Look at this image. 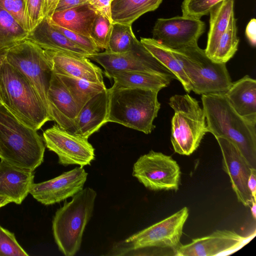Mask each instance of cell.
Listing matches in <instances>:
<instances>
[{"label": "cell", "instance_id": "603a6c76", "mask_svg": "<svg viewBox=\"0 0 256 256\" xmlns=\"http://www.w3.org/2000/svg\"><path fill=\"white\" fill-rule=\"evenodd\" d=\"M104 74L118 86L128 88H140L159 92L167 87L174 76L140 71H105Z\"/></svg>", "mask_w": 256, "mask_h": 256}, {"label": "cell", "instance_id": "9c48e42d", "mask_svg": "<svg viewBox=\"0 0 256 256\" xmlns=\"http://www.w3.org/2000/svg\"><path fill=\"white\" fill-rule=\"evenodd\" d=\"M180 168L170 156L152 150L141 156L134 164L132 176L152 190H177Z\"/></svg>", "mask_w": 256, "mask_h": 256}, {"label": "cell", "instance_id": "ba28073f", "mask_svg": "<svg viewBox=\"0 0 256 256\" xmlns=\"http://www.w3.org/2000/svg\"><path fill=\"white\" fill-rule=\"evenodd\" d=\"M6 60L35 88L48 110L46 95L53 72L44 50L26 38L8 49Z\"/></svg>", "mask_w": 256, "mask_h": 256}, {"label": "cell", "instance_id": "ab89813d", "mask_svg": "<svg viewBox=\"0 0 256 256\" xmlns=\"http://www.w3.org/2000/svg\"><path fill=\"white\" fill-rule=\"evenodd\" d=\"M245 34L250 45L255 47L256 45V20L254 18L251 19L246 25Z\"/></svg>", "mask_w": 256, "mask_h": 256}, {"label": "cell", "instance_id": "d6986e66", "mask_svg": "<svg viewBox=\"0 0 256 256\" xmlns=\"http://www.w3.org/2000/svg\"><path fill=\"white\" fill-rule=\"evenodd\" d=\"M33 172L0 162V195L20 204L30 193L34 183Z\"/></svg>", "mask_w": 256, "mask_h": 256}, {"label": "cell", "instance_id": "d590c367", "mask_svg": "<svg viewBox=\"0 0 256 256\" xmlns=\"http://www.w3.org/2000/svg\"><path fill=\"white\" fill-rule=\"evenodd\" d=\"M46 18L54 28L62 33L72 42L91 54L100 52V50L96 46L90 38L62 28L51 22L48 18Z\"/></svg>", "mask_w": 256, "mask_h": 256}, {"label": "cell", "instance_id": "3957f363", "mask_svg": "<svg viewBox=\"0 0 256 256\" xmlns=\"http://www.w3.org/2000/svg\"><path fill=\"white\" fill-rule=\"evenodd\" d=\"M0 97L2 104L12 114L36 130L52 120L35 88L6 59L0 68Z\"/></svg>", "mask_w": 256, "mask_h": 256}, {"label": "cell", "instance_id": "52a82bcc", "mask_svg": "<svg viewBox=\"0 0 256 256\" xmlns=\"http://www.w3.org/2000/svg\"><path fill=\"white\" fill-rule=\"evenodd\" d=\"M168 104L174 110L170 136L174 151L190 156L208 132L204 110L198 102L188 94L171 96Z\"/></svg>", "mask_w": 256, "mask_h": 256}, {"label": "cell", "instance_id": "6da1fadb", "mask_svg": "<svg viewBox=\"0 0 256 256\" xmlns=\"http://www.w3.org/2000/svg\"><path fill=\"white\" fill-rule=\"evenodd\" d=\"M202 102L208 132L232 142L256 168V124L238 114L224 94H202Z\"/></svg>", "mask_w": 256, "mask_h": 256}, {"label": "cell", "instance_id": "f546056e", "mask_svg": "<svg viewBox=\"0 0 256 256\" xmlns=\"http://www.w3.org/2000/svg\"><path fill=\"white\" fill-rule=\"evenodd\" d=\"M29 33L0 6V50L10 48L26 40Z\"/></svg>", "mask_w": 256, "mask_h": 256}, {"label": "cell", "instance_id": "9a60e30c", "mask_svg": "<svg viewBox=\"0 0 256 256\" xmlns=\"http://www.w3.org/2000/svg\"><path fill=\"white\" fill-rule=\"evenodd\" d=\"M88 174L83 167H76L51 180L34 183L30 194L46 206L58 203L82 190Z\"/></svg>", "mask_w": 256, "mask_h": 256}, {"label": "cell", "instance_id": "5b68a950", "mask_svg": "<svg viewBox=\"0 0 256 256\" xmlns=\"http://www.w3.org/2000/svg\"><path fill=\"white\" fill-rule=\"evenodd\" d=\"M96 192L86 188L65 201L56 212L52 232L59 250L66 256H73L79 250L85 228L92 214Z\"/></svg>", "mask_w": 256, "mask_h": 256}, {"label": "cell", "instance_id": "d6a6232c", "mask_svg": "<svg viewBox=\"0 0 256 256\" xmlns=\"http://www.w3.org/2000/svg\"><path fill=\"white\" fill-rule=\"evenodd\" d=\"M224 0H183L182 16L200 18L209 14L212 8Z\"/></svg>", "mask_w": 256, "mask_h": 256}, {"label": "cell", "instance_id": "f6af8a7d", "mask_svg": "<svg viewBox=\"0 0 256 256\" xmlns=\"http://www.w3.org/2000/svg\"><path fill=\"white\" fill-rule=\"evenodd\" d=\"M250 210L252 217L256 219V201L252 200L250 204Z\"/></svg>", "mask_w": 256, "mask_h": 256}, {"label": "cell", "instance_id": "60d3db41", "mask_svg": "<svg viewBox=\"0 0 256 256\" xmlns=\"http://www.w3.org/2000/svg\"><path fill=\"white\" fill-rule=\"evenodd\" d=\"M59 0H44L43 14L44 18H50L54 13Z\"/></svg>", "mask_w": 256, "mask_h": 256}, {"label": "cell", "instance_id": "7bdbcfd3", "mask_svg": "<svg viewBox=\"0 0 256 256\" xmlns=\"http://www.w3.org/2000/svg\"><path fill=\"white\" fill-rule=\"evenodd\" d=\"M8 48H4L0 50V68L2 64V63L4 62V60L6 59V54L7 52V50ZM2 104L1 99L0 97V105Z\"/></svg>", "mask_w": 256, "mask_h": 256}, {"label": "cell", "instance_id": "ffe728a7", "mask_svg": "<svg viewBox=\"0 0 256 256\" xmlns=\"http://www.w3.org/2000/svg\"><path fill=\"white\" fill-rule=\"evenodd\" d=\"M108 88L90 100L79 111L74 133L88 138L107 122Z\"/></svg>", "mask_w": 256, "mask_h": 256}, {"label": "cell", "instance_id": "2e32d148", "mask_svg": "<svg viewBox=\"0 0 256 256\" xmlns=\"http://www.w3.org/2000/svg\"><path fill=\"white\" fill-rule=\"evenodd\" d=\"M216 140L222 154L223 170L230 178L238 200L244 206H250L254 200L248 186L252 167L234 144L222 138Z\"/></svg>", "mask_w": 256, "mask_h": 256}, {"label": "cell", "instance_id": "4dcf8cb0", "mask_svg": "<svg viewBox=\"0 0 256 256\" xmlns=\"http://www.w3.org/2000/svg\"><path fill=\"white\" fill-rule=\"evenodd\" d=\"M138 42L132 25L112 23L108 48L106 50L114 54L126 52L132 49Z\"/></svg>", "mask_w": 256, "mask_h": 256}, {"label": "cell", "instance_id": "44dd1931", "mask_svg": "<svg viewBox=\"0 0 256 256\" xmlns=\"http://www.w3.org/2000/svg\"><path fill=\"white\" fill-rule=\"evenodd\" d=\"M26 38L44 50L63 52L86 58L91 54L54 28L46 18H44L29 33Z\"/></svg>", "mask_w": 256, "mask_h": 256}, {"label": "cell", "instance_id": "7402d4cb", "mask_svg": "<svg viewBox=\"0 0 256 256\" xmlns=\"http://www.w3.org/2000/svg\"><path fill=\"white\" fill-rule=\"evenodd\" d=\"M224 96L240 116L256 124V80L246 75L232 82Z\"/></svg>", "mask_w": 256, "mask_h": 256}, {"label": "cell", "instance_id": "74e56055", "mask_svg": "<svg viewBox=\"0 0 256 256\" xmlns=\"http://www.w3.org/2000/svg\"><path fill=\"white\" fill-rule=\"evenodd\" d=\"M112 0H92L90 4L99 14L112 22L111 18V3Z\"/></svg>", "mask_w": 256, "mask_h": 256}, {"label": "cell", "instance_id": "f1b7e54d", "mask_svg": "<svg viewBox=\"0 0 256 256\" xmlns=\"http://www.w3.org/2000/svg\"><path fill=\"white\" fill-rule=\"evenodd\" d=\"M236 20L234 16L228 28L220 38L210 58L218 63L226 64L238 50L240 42L237 36Z\"/></svg>", "mask_w": 256, "mask_h": 256}, {"label": "cell", "instance_id": "e0dca14e", "mask_svg": "<svg viewBox=\"0 0 256 256\" xmlns=\"http://www.w3.org/2000/svg\"><path fill=\"white\" fill-rule=\"evenodd\" d=\"M46 100L52 120L55 121L61 128L74 134L78 108L60 76L54 72Z\"/></svg>", "mask_w": 256, "mask_h": 256}, {"label": "cell", "instance_id": "83f0119b", "mask_svg": "<svg viewBox=\"0 0 256 256\" xmlns=\"http://www.w3.org/2000/svg\"><path fill=\"white\" fill-rule=\"evenodd\" d=\"M58 76L74 100L79 111L90 100L106 88L104 82H92L82 78Z\"/></svg>", "mask_w": 256, "mask_h": 256}, {"label": "cell", "instance_id": "4fadbf2b", "mask_svg": "<svg viewBox=\"0 0 256 256\" xmlns=\"http://www.w3.org/2000/svg\"><path fill=\"white\" fill-rule=\"evenodd\" d=\"M87 58L102 66L105 71H140L174 76L160 62L138 41L126 52L114 54L105 50Z\"/></svg>", "mask_w": 256, "mask_h": 256}, {"label": "cell", "instance_id": "f35d334b", "mask_svg": "<svg viewBox=\"0 0 256 256\" xmlns=\"http://www.w3.org/2000/svg\"><path fill=\"white\" fill-rule=\"evenodd\" d=\"M87 4H89L85 0H59L54 12L62 11Z\"/></svg>", "mask_w": 256, "mask_h": 256}, {"label": "cell", "instance_id": "836d02e7", "mask_svg": "<svg viewBox=\"0 0 256 256\" xmlns=\"http://www.w3.org/2000/svg\"><path fill=\"white\" fill-rule=\"evenodd\" d=\"M28 256L14 234L0 225V256Z\"/></svg>", "mask_w": 256, "mask_h": 256}, {"label": "cell", "instance_id": "b9f144b4", "mask_svg": "<svg viewBox=\"0 0 256 256\" xmlns=\"http://www.w3.org/2000/svg\"><path fill=\"white\" fill-rule=\"evenodd\" d=\"M248 186L254 200L256 201V168H250Z\"/></svg>", "mask_w": 256, "mask_h": 256}, {"label": "cell", "instance_id": "e575fe53", "mask_svg": "<svg viewBox=\"0 0 256 256\" xmlns=\"http://www.w3.org/2000/svg\"><path fill=\"white\" fill-rule=\"evenodd\" d=\"M0 6L8 12L21 28L30 32L25 14L24 0H0Z\"/></svg>", "mask_w": 256, "mask_h": 256}, {"label": "cell", "instance_id": "7dc6e473", "mask_svg": "<svg viewBox=\"0 0 256 256\" xmlns=\"http://www.w3.org/2000/svg\"><path fill=\"white\" fill-rule=\"evenodd\" d=\"M1 155H2V153H1V151H0V158H1Z\"/></svg>", "mask_w": 256, "mask_h": 256}, {"label": "cell", "instance_id": "7c38bea8", "mask_svg": "<svg viewBox=\"0 0 256 256\" xmlns=\"http://www.w3.org/2000/svg\"><path fill=\"white\" fill-rule=\"evenodd\" d=\"M256 230L246 236L233 230H216L186 244H180L173 250L176 256H226L241 249L256 236Z\"/></svg>", "mask_w": 256, "mask_h": 256}, {"label": "cell", "instance_id": "4316f807", "mask_svg": "<svg viewBox=\"0 0 256 256\" xmlns=\"http://www.w3.org/2000/svg\"><path fill=\"white\" fill-rule=\"evenodd\" d=\"M144 46L163 66L166 68L182 84L185 91L190 93L192 88L190 80L172 48L152 38H141Z\"/></svg>", "mask_w": 256, "mask_h": 256}, {"label": "cell", "instance_id": "8fae6325", "mask_svg": "<svg viewBox=\"0 0 256 256\" xmlns=\"http://www.w3.org/2000/svg\"><path fill=\"white\" fill-rule=\"evenodd\" d=\"M88 138L68 132L54 124L43 132L46 148L55 152L58 163L64 166L90 165L95 158L94 148Z\"/></svg>", "mask_w": 256, "mask_h": 256}, {"label": "cell", "instance_id": "ee69618b", "mask_svg": "<svg viewBox=\"0 0 256 256\" xmlns=\"http://www.w3.org/2000/svg\"><path fill=\"white\" fill-rule=\"evenodd\" d=\"M12 202L10 200L6 197L0 195V208Z\"/></svg>", "mask_w": 256, "mask_h": 256}, {"label": "cell", "instance_id": "cb8c5ba5", "mask_svg": "<svg viewBox=\"0 0 256 256\" xmlns=\"http://www.w3.org/2000/svg\"><path fill=\"white\" fill-rule=\"evenodd\" d=\"M96 12L90 4H84L60 12H56L51 22L70 30L90 37Z\"/></svg>", "mask_w": 256, "mask_h": 256}, {"label": "cell", "instance_id": "1f68e13d", "mask_svg": "<svg viewBox=\"0 0 256 256\" xmlns=\"http://www.w3.org/2000/svg\"><path fill=\"white\" fill-rule=\"evenodd\" d=\"M112 27V22L110 20L97 13L91 28L90 37L100 50L108 49Z\"/></svg>", "mask_w": 256, "mask_h": 256}, {"label": "cell", "instance_id": "7a4b0ae2", "mask_svg": "<svg viewBox=\"0 0 256 256\" xmlns=\"http://www.w3.org/2000/svg\"><path fill=\"white\" fill-rule=\"evenodd\" d=\"M107 122H112L150 134L160 108L158 91L124 88L114 82L108 88Z\"/></svg>", "mask_w": 256, "mask_h": 256}, {"label": "cell", "instance_id": "5bb4252c", "mask_svg": "<svg viewBox=\"0 0 256 256\" xmlns=\"http://www.w3.org/2000/svg\"><path fill=\"white\" fill-rule=\"evenodd\" d=\"M206 30L200 18L185 16L156 20L152 30V38L172 49L198 44Z\"/></svg>", "mask_w": 256, "mask_h": 256}, {"label": "cell", "instance_id": "d4e9b609", "mask_svg": "<svg viewBox=\"0 0 256 256\" xmlns=\"http://www.w3.org/2000/svg\"><path fill=\"white\" fill-rule=\"evenodd\" d=\"M210 28L204 52L210 58L218 40L234 15V0H224L214 6L209 12Z\"/></svg>", "mask_w": 256, "mask_h": 256}, {"label": "cell", "instance_id": "bcb514c9", "mask_svg": "<svg viewBox=\"0 0 256 256\" xmlns=\"http://www.w3.org/2000/svg\"><path fill=\"white\" fill-rule=\"evenodd\" d=\"M86 0L89 4L92 2V0Z\"/></svg>", "mask_w": 256, "mask_h": 256}, {"label": "cell", "instance_id": "ac0fdd59", "mask_svg": "<svg viewBox=\"0 0 256 256\" xmlns=\"http://www.w3.org/2000/svg\"><path fill=\"white\" fill-rule=\"evenodd\" d=\"M44 52L53 72L56 74L104 82L102 69L88 58L54 50H44Z\"/></svg>", "mask_w": 256, "mask_h": 256}, {"label": "cell", "instance_id": "8d00e7d4", "mask_svg": "<svg viewBox=\"0 0 256 256\" xmlns=\"http://www.w3.org/2000/svg\"><path fill=\"white\" fill-rule=\"evenodd\" d=\"M24 2L26 16L31 32L44 18V0H24Z\"/></svg>", "mask_w": 256, "mask_h": 256}, {"label": "cell", "instance_id": "8992f818", "mask_svg": "<svg viewBox=\"0 0 256 256\" xmlns=\"http://www.w3.org/2000/svg\"><path fill=\"white\" fill-rule=\"evenodd\" d=\"M198 94H225L232 84L226 64L210 58L198 44L172 49Z\"/></svg>", "mask_w": 256, "mask_h": 256}, {"label": "cell", "instance_id": "484cf974", "mask_svg": "<svg viewBox=\"0 0 256 256\" xmlns=\"http://www.w3.org/2000/svg\"><path fill=\"white\" fill-rule=\"evenodd\" d=\"M162 0H112V23L132 25L144 14L157 9Z\"/></svg>", "mask_w": 256, "mask_h": 256}, {"label": "cell", "instance_id": "277c9868", "mask_svg": "<svg viewBox=\"0 0 256 256\" xmlns=\"http://www.w3.org/2000/svg\"><path fill=\"white\" fill-rule=\"evenodd\" d=\"M0 159L34 172L44 162V140L36 130L22 123L0 105Z\"/></svg>", "mask_w": 256, "mask_h": 256}, {"label": "cell", "instance_id": "30bf717a", "mask_svg": "<svg viewBox=\"0 0 256 256\" xmlns=\"http://www.w3.org/2000/svg\"><path fill=\"white\" fill-rule=\"evenodd\" d=\"M185 206L166 218L138 232L125 240L130 249L150 247L175 250L180 244L184 224L188 216Z\"/></svg>", "mask_w": 256, "mask_h": 256}]
</instances>
